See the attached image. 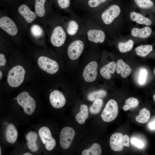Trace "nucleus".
I'll use <instances>...</instances> for the list:
<instances>
[{
    "mask_svg": "<svg viewBox=\"0 0 155 155\" xmlns=\"http://www.w3.org/2000/svg\"><path fill=\"white\" fill-rule=\"evenodd\" d=\"M26 73L24 68L20 65L15 66L9 71L7 76V82L12 87H17L23 83Z\"/></svg>",
    "mask_w": 155,
    "mask_h": 155,
    "instance_id": "1",
    "label": "nucleus"
},
{
    "mask_svg": "<svg viewBox=\"0 0 155 155\" xmlns=\"http://www.w3.org/2000/svg\"><path fill=\"white\" fill-rule=\"evenodd\" d=\"M16 99L17 103L23 108L26 114L30 115L33 113L36 107V102L28 92L24 91L21 92Z\"/></svg>",
    "mask_w": 155,
    "mask_h": 155,
    "instance_id": "2",
    "label": "nucleus"
},
{
    "mask_svg": "<svg viewBox=\"0 0 155 155\" xmlns=\"http://www.w3.org/2000/svg\"><path fill=\"white\" fill-rule=\"evenodd\" d=\"M111 149L115 151H122L124 146L129 147V138L126 135H123L120 133L113 134L110 139Z\"/></svg>",
    "mask_w": 155,
    "mask_h": 155,
    "instance_id": "3",
    "label": "nucleus"
},
{
    "mask_svg": "<svg viewBox=\"0 0 155 155\" xmlns=\"http://www.w3.org/2000/svg\"><path fill=\"white\" fill-rule=\"evenodd\" d=\"M118 113V107L115 100L111 99L106 103L101 114L100 115L105 122L112 121L117 117Z\"/></svg>",
    "mask_w": 155,
    "mask_h": 155,
    "instance_id": "4",
    "label": "nucleus"
},
{
    "mask_svg": "<svg viewBox=\"0 0 155 155\" xmlns=\"http://www.w3.org/2000/svg\"><path fill=\"white\" fill-rule=\"evenodd\" d=\"M37 63L40 69L50 74L55 73L59 69V65L56 61L46 56L40 57Z\"/></svg>",
    "mask_w": 155,
    "mask_h": 155,
    "instance_id": "5",
    "label": "nucleus"
},
{
    "mask_svg": "<svg viewBox=\"0 0 155 155\" xmlns=\"http://www.w3.org/2000/svg\"><path fill=\"white\" fill-rule=\"evenodd\" d=\"M75 134L74 129L71 127H66L62 129L60 133V143L63 149H66L70 146Z\"/></svg>",
    "mask_w": 155,
    "mask_h": 155,
    "instance_id": "6",
    "label": "nucleus"
},
{
    "mask_svg": "<svg viewBox=\"0 0 155 155\" xmlns=\"http://www.w3.org/2000/svg\"><path fill=\"white\" fill-rule=\"evenodd\" d=\"M38 133L43 144H45L46 149L48 151L52 150L55 148L56 142L52 137L49 129L45 126L42 127L39 129Z\"/></svg>",
    "mask_w": 155,
    "mask_h": 155,
    "instance_id": "7",
    "label": "nucleus"
},
{
    "mask_svg": "<svg viewBox=\"0 0 155 155\" xmlns=\"http://www.w3.org/2000/svg\"><path fill=\"white\" fill-rule=\"evenodd\" d=\"M84 44L80 40H76L71 42L68 47L67 53L69 58L72 60L78 59L82 53Z\"/></svg>",
    "mask_w": 155,
    "mask_h": 155,
    "instance_id": "8",
    "label": "nucleus"
},
{
    "mask_svg": "<svg viewBox=\"0 0 155 155\" xmlns=\"http://www.w3.org/2000/svg\"><path fill=\"white\" fill-rule=\"evenodd\" d=\"M66 34L63 28L60 26L55 27L52 33L51 41L52 44L56 47H60L65 43Z\"/></svg>",
    "mask_w": 155,
    "mask_h": 155,
    "instance_id": "9",
    "label": "nucleus"
},
{
    "mask_svg": "<svg viewBox=\"0 0 155 155\" xmlns=\"http://www.w3.org/2000/svg\"><path fill=\"white\" fill-rule=\"evenodd\" d=\"M98 64L94 61L88 63L85 67L83 73V76L86 81L92 82L96 78L97 75Z\"/></svg>",
    "mask_w": 155,
    "mask_h": 155,
    "instance_id": "10",
    "label": "nucleus"
},
{
    "mask_svg": "<svg viewBox=\"0 0 155 155\" xmlns=\"http://www.w3.org/2000/svg\"><path fill=\"white\" fill-rule=\"evenodd\" d=\"M120 12V8L118 5H113L102 13L101 18L104 24L108 25L119 15Z\"/></svg>",
    "mask_w": 155,
    "mask_h": 155,
    "instance_id": "11",
    "label": "nucleus"
},
{
    "mask_svg": "<svg viewBox=\"0 0 155 155\" xmlns=\"http://www.w3.org/2000/svg\"><path fill=\"white\" fill-rule=\"evenodd\" d=\"M0 27L11 36L16 35L18 32V28L15 23L11 18L6 16L0 18Z\"/></svg>",
    "mask_w": 155,
    "mask_h": 155,
    "instance_id": "12",
    "label": "nucleus"
},
{
    "mask_svg": "<svg viewBox=\"0 0 155 155\" xmlns=\"http://www.w3.org/2000/svg\"><path fill=\"white\" fill-rule=\"evenodd\" d=\"M50 103L52 106L56 108H60L63 107L66 102L65 98L60 91L55 90L52 91L49 95Z\"/></svg>",
    "mask_w": 155,
    "mask_h": 155,
    "instance_id": "13",
    "label": "nucleus"
},
{
    "mask_svg": "<svg viewBox=\"0 0 155 155\" xmlns=\"http://www.w3.org/2000/svg\"><path fill=\"white\" fill-rule=\"evenodd\" d=\"M18 11L19 13L28 23H31L36 17V15L32 11L29 7L25 4H22L18 7Z\"/></svg>",
    "mask_w": 155,
    "mask_h": 155,
    "instance_id": "14",
    "label": "nucleus"
},
{
    "mask_svg": "<svg viewBox=\"0 0 155 155\" xmlns=\"http://www.w3.org/2000/svg\"><path fill=\"white\" fill-rule=\"evenodd\" d=\"M87 34L89 40L95 43L103 42L105 38L104 33L101 30H90L88 31Z\"/></svg>",
    "mask_w": 155,
    "mask_h": 155,
    "instance_id": "15",
    "label": "nucleus"
},
{
    "mask_svg": "<svg viewBox=\"0 0 155 155\" xmlns=\"http://www.w3.org/2000/svg\"><path fill=\"white\" fill-rule=\"evenodd\" d=\"M117 73L120 74L123 78H125L131 73V70L129 65L121 59L118 60L116 65Z\"/></svg>",
    "mask_w": 155,
    "mask_h": 155,
    "instance_id": "16",
    "label": "nucleus"
},
{
    "mask_svg": "<svg viewBox=\"0 0 155 155\" xmlns=\"http://www.w3.org/2000/svg\"><path fill=\"white\" fill-rule=\"evenodd\" d=\"M116 65L115 62L112 61L103 67L100 71L102 76L107 80L110 79L111 74L114 73L116 70Z\"/></svg>",
    "mask_w": 155,
    "mask_h": 155,
    "instance_id": "17",
    "label": "nucleus"
},
{
    "mask_svg": "<svg viewBox=\"0 0 155 155\" xmlns=\"http://www.w3.org/2000/svg\"><path fill=\"white\" fill-rule=\"evenodd\" d=\"M37 137L36 133L33 131L29 132L26 136L28 147L33 152H36L38 149V147L36 143Z\"/></svg>",
    "mask_w": 155,
    "mask_h": 155,
    "instance_id": "18",
    "label": "nucleus"
},
{
    "mask_svg": "<svg viewBox=\"0 0 155 155\" xmlns=\"http://www.w3.org/2000/svg\"><path fill=\"white\" fill-rule=\"evenodd\" d=\"M18 136V132L15 126L13 124H9L6 130L5 137L8 142L13 144L15 143Z\"/></svg>",
    "mask_w": 155,
    "mask_h": 155,
    "instance_id": "19",
    "label": "nucleus"
},
{
    "mask_svg": "<svg viewBox=\"0 0 155 155\" xmlns=\"http://www.w3.org/2000/svg\"><path fill=\"white\" fill-rule=\"evenodd\" d=\"M152 33L151 28L148 26L142 28H135L131 30L132 35L135 37H139L142 38H146L150 36Z\"/></svg>",
    "mask_w": 155,
    "mask_h": 155,
    "instance_id": "20",
    "label": "nucleus"
},
{
    "mask_svg": "<svg viewBox=\"0 0 155 155\" xmlns=\"http://www.w3.org/2000/svg\"><path fill=\"white\" fill-rule=\"evenodd\" d=\"M131 20L135 21L137 23L140 24H145L148 26L150 25L152 21L148 18L143 15L135 12H131L130 15Z\"/></svg>",
    "mask_w": 155,
    "mask_h": 155,
    "instance_id": "21",
    "label": "nucleus"
},
{
    "mask_svg": "<svg viewBox=\"0 0 155 155\" xmlns=\"http://www.w3.org/2000/svg\"><path fill=\"white\" fill-rule=\"evenodd\" d=\"M88 116V106L85 104H81L80 107V112L76 115L75 119L80 124H84Z\"/></svg>",
    "mask_w": 155,
    "mask_h": 155,
    "instance_id": "22",
    "label": "nucleus"
},
{
    "mask_svg": "<svg viewBox=\"0 0 155 155\" xmlns=\"http://www.w3.org/2000/svg\"><path fill=\"white\" fill-rule=\"evenodd\" d=\"M102 150L100 145L97 143L93 144L88 149L82 151V155H100L102 153Z\"/></svg>",
    "mask_w": 155,
    "mask_h": 155,
    "instance_id": "23",
    "label": "nucleus"
},
{
    "mask_svg": "<svg viewBox=\"0 0 155 155\" xmlns=\"http://www.w3.org/2000/svg\"><path fill=\"white\" fill-rule=\"evenodd\" d=\"M46 0H35L34 6L36 15L38 17H43L45 12V5Z\"/></svg>",
    "mask_w": 155,
    "mask_h": 155,
    "instance_id": "24",
    "label": "nucleus"
},
{
    "mask_svg": "<svg viewBox=\"0 0 155 155\" xmlns=\"http://www.w3.org/2000/svg\"><path fill=\"white\" fill-rule=\"evenodd\" d=\"M150 116V112L146 108L142 109L139 112V115L135 117L137 122L144 123L148 121Z\"/></svg>",
    "mask_w": 155,
    "mask_h": 155,
    "instance_id": "25",
    "label": "nucleus"
},
{
    "mask_svg": "<svg viewBox=\"0 0 155 155\" xmlns=\"http://www.w3.org/2000/svg\"><path fill=\"white\" fill-rule=\"evenodd\" d=\"M153 49L151 45H141L137 46L135 49L137 55L141 57H144L147 55Z\"/></svg>",
    "mask_w": 155,
    "mask_h": 155,
    "instance_id": "26",
    "label": "nucleus"
},
{
    "mask_svg": "<svg viewBox=\"0 0 155 155\" xmlns=\"http://www.w3.org/2000/svg\"><path fill=\"white\" fill-rule=\"evenodd\" d=\"M103 104V101L101 99H97L94 101L90 107V113L94 114L99 113Z\"/></svg>",
    "mask_w": 155,
    "mask_h": 155,
    "instance_id": "27",
    "label": "nucleus"
},
{
    "mask_svg": "<svg viewBox=\"0 0 155 155\" xmlns=\"http://www.w3.org/2000/svg\"><path fill=\"white\" fill-rule=\"evenodd\" d=\"M133 45V41L130 39L125 42H119L118 44V47L121 53H125L131 50Z\"/></svg>",
    "mask_w": 155,
    "mask_h": 155,
    "instance_id": "28",
    "label": "nucleus"
},
{
    "mask_svg": "<svg viewBox=\"0 0 155 155\" xmlns=\"http://www.w3.org/2000/svg\"><path fill=\"white\" fill-rule=\"evenodd\" d=\"M125 104L123 107L125 111H127L131 108L136 107L139 104L138 100L136 98L131 97L127 99L125 101Z\"/></svg>",
    "mask_w": 155,
    "mask_h": 155,
    "instance_id": "29",
    "label": "nucleus"
},
{
    "mask_svg": "<svg viewBox=\"0 0 155 155\" xmlns=\"http://www.w3.org/2000/svg\"><path fill=\"white\" fill-rule=\"evenodd\" d=\"M107 95L106 92L103 90H100L90 93L88 96V100L93 101L97 99H101L105 97Z\"/></svg>",
    "mask_w": 155,
    "mask_h": 155,
    "instance_id": "30",
    "label": "nucleus"
},
{
    "mask_svg": "<svg viewBox=\"0 0 155 155\" xmlns=\"http://www.w3.org/2000/svg\"><path fill=\"white\" fill-rule=\"evenodd\" d=\"M79 26L78 23L74 20L70 21L68 25L67 28V33L70 35L75 34L78 32Z\"/></svg>",
    "mask_w": 155,
    "mask_h": 155,
    "instance_id": "31",
    "label": "nucleus"
},
{
    "mask_svg": "<svg viewBox=\"0 0 155 155\" xmlns=\"http://www.w3.org/2000/svg\"><path fill=\"white\" fill-rule=\"evenodd\" d=\"M32 35L34 37L39 38L42 35L43 31L42 28L37 24L32 25L30 28Z\"/></svg>",
    "mask_w": 155,
    "mask_h": 155,
    "instance_id": "32",
    "label": "nucleus"
},
{
    "mask_svg": "<svg viewBox=\"0 0 155 155\" xmlns=\"http://www.w3.org/2000/svg\"><path fill=\"white\" fill-rule=\"evenodd\" d=\"M136 4L142 8H149L153 6L154 3L150 0H134Z\"/></svg>",
    "mask_w": 155,
    "mask_h": 155,
    "instance_id": "33",
    "label": "nucleus"
},
{
    "mask_svg": "<svg viewBox=\"0 0 155 155\" xmlns=\"http://www.w3.org/2000/svg\"><path fill=\"white\" fill-rule=\"evenodd\" d=\"M147 72L146 70L143 69L140 70L139 77V83L142 85L146 82Z\"/></svg>",
    "mask_w": 155,
    "mask_h": 155,
    "instance_id": "34",
    "label": "nucleus"
},
{
    "mask_svg": "<svg viewBox=\"0 0 155 155\" xmlns=\"http://www.w3.org/2000/svg\"><path fill=\"white\" fill-rule=\"evenodd\" d=\"M57 2L59 7L62 9L68 7L70 3V0H57Z\"/></svg>",
    "mask_w": 155,
    "mask_h": 155,
    "instance_id": "35",
    "label": "nucleus"
},
{
    "mask_svg": "<svg viewBox=\"0 0 155 155\" xmlns=\"http://www.w3.org/2000/svg\"><path fill=\"white\" fill-rule=\"evenodd\" d=\"M131 143L138 148H141L144 146V144L141 140L135 138H133L131 140Z\"/></svg>",
    "mask_w": 155,
    "mask_h": 155,
    "instance_id": "36",
    "label": "nucleus"
},
{
    "mask_svg": "<svg viewBox=\"0 0 155 155\" xmlns=\"http://www.w3.org/2000/svg\"><path fill=\"white\" fill-rule=\"evenodd\" d=\"M6 60L4 55L2 53L0 54V66H4L6 64Z\"/></svg>",
    "mask_w": 155,
    "mask_h": 155,
    "instance_id": "37",
    "label": "nucleus"
},
{
    "mask_svg": "<svg viewBox=\"0 0 155 155\" xmlns=\"http://www.w3.org/2000/svg\"><path fill=\"white\" fill-rule=\"evenodd\" d=\"M107 0H91L92 2L95 5L98 6L101 3L105 2Z\"/></svg>",
    "mask_w": 155,
    "mask_h": 155,
    "instance_id": "38",
    "label": "nucleus"
},
{
    "mask_svg": "<svg viewBox=\"0 0 155 155\" xmlns=\"http://www.w3.org/2000/svg\"><path fill=\"white\" fill-rule=\"evenodd\" d=\"M149 127L151 129H155V120L149 124Z\"/></svg>",
    "mask_w": 155,
    "mask_h": 155,
    "instance_id": "39",
    "label": "nucleus"
},
{
    "mask_svg": "<svg viewBox=\"0 0 155 155\" xmlns=\"http://www.w3.org/2000/svg\"><path fill=\"white\" fill-rule=\"evenodd\" d=\"M32 154L30 153L29 152H26L24 153L23 155H32Z\"/></svg>",
    "mask_w": 155,
    "mask_h": 155,
    "instance_id": "40",
    "label": "nucleus"
},
{
    "mask_svg": "<svg viewBox=\"0 0 155 155\" xmlns=\"http://www.w3.org/2000/svg\"><path fill=\"white\" fill-rule=\"evenodd\" d=\"M3 76V73L2 72V71H0V79H1L2 78Z\"/></svg>",
    "mask_w": 155,
    "mask_h": 155,
    "instance_id": "41",
    "label": "nucleus"
},
{
    "mask_svg": "<svg viewBox=\"0 0 155 155\" xmlns=\"http://www.w3.org/2000/svg\"><path fill=\"white\" fill-rule=\"evenodd\" d=\"M153 98L155 102V94H154L153 96Z\"/></svg>",
    "mask_w": 155,
    "mask_h": 155,
    "instance_id": "42",
    "label": "nucleus"
},
{
    "mask_svg": "<svg viewBox=\"0 0 155 155\" xmlns=\"http://www.w3.org/2000/svg\"><path fill=\"white\" fill-rule=\"evenodd\" d=\"M0 155H1V148L0 147Z\"/></svg>",
    "mask_w": 155,
    "mask_h": 155,
    "instance_id": "43",
    "label": "nucleus"
},
{
    "mask_svg": "<svg viewBox=\"0 0 155 155\" xmlns=\"http://www.w3.org/2000/svg\"><path fill=\"white\" fill-rule=\"evenodd\" d=\"M154 74L155 75V69H154Z\"/></svg>",
    "mask_w": 155,
    "mask_h": 155,
    "instance_id": "44",
    "label": "nucleus"
},
{
    "mask_svg": "<svg viewBox=\"0 0 155 155\" xmlns=\"http://www.w3.org/2000/svg\"></svg>",
    "mask_w": 155,
    "mask_h": 155,
    "instance_id": "45",
    "label": "nucleus"
}]
</instances>
